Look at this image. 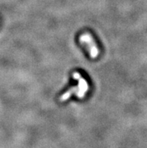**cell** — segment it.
<instances>
[{
	"instance_id": "1",
	"label": "cell",
	"mask_w": 147,
	"mask_h": 148,
	"mask_svg": "<svg viewBox=\"0 0 147 148\" xmlns=\"http://www.w3.org/2000/svg\"><path fill=\"white\" fill-rule=\"evenodd\" d=\"M80 41L83 44L86 45L88 47V51L90 52V57L92 59L97 58L98 56L99 51L92 36L90 33H83L80 36Z\"/></svg>"
},
{
	"instance_id": "2",
	"label": "cell",
	"mask_w": 147,
	"mask_h": 148,
	"mask_svg": "<svg viewBox=\"0 0 147 148\" xmlns=\"http://www.w3.org/2000/svg\"><path fill=\"white\" fill-rule=\"evenodd\" d=\"M73 77H75V80L78 81V86H77L78 90L76 92L77 97L79 99H83L89 90V85H88L87 81L80 75L79 72H77V71L74 72Z\"/></svg>"
},
{
	"instance_id": "3",
	"label": "cell",
	"mask_w": 147,
	"mask_h": 148,
	"mask_svg": "<svg viewBox=\"0 0 147 148\" xmlns=\"http://www.w3.org/2000/svg\"><path fill=\"white\" fill-rule=\"evenodd\" d=\"M77 90H78V88L77 87H71V88L69 89L68 91L65 92L64 94H62L59 98V100L61 101H66L67 99H68L69 98L71 97V96L72 95L73 93H76L77 92Z\"/></svg>"
}]
</instances>
